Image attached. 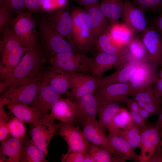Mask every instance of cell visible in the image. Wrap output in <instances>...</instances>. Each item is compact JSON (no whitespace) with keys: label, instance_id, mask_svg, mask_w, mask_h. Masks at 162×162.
<instances>
[{"label":"cell","instance_id":"7a4b0ae2","mask_svg":"<svg viewBox=\"0 0 162 162\" xmlns=\"http://www.w3.org/2000/svg\"><path fill=\"white\" fill-rule=\"evenodd\" d=\"M38 28V34L41 41L40 47L46 59L47 58L49 60L56 55L63 52H81L58 33L46 19L39 23Z\"/></svg>","mask_w":162,"mask_h":162},{"label":"cell","instance_id":"30bf717a","mask_svg":"<svg viewBox=\"0 0 162 162\" xmlns=\"http://www.w3.org/2000/svg\"><path fill=\"white\" fill-rule=\"evenodd\" d=\"M83 123V132L90 142L106 149L114 156L120 157L112 146L108 137L105 134L103 128L96 116L86 118Z\"/></svg>","mask_w":162,"mask_h":162},{"label":"cell","instance_id":"8fae6325","mask_svg":"<svg viewBox=\"0 0 162 162\" xmlns=\"http://www.w3.org/2000/svg\"><path fill=\"white\" fill-rule=\"evenodd\" d=\"M160 64L149 60L140 64L134 74L130 80L132 93L153 85L157 79V69Z\"/></svg>","mask_w":162,"mask_h":162},{"label":"cell","instance_id":"74e56055","mask_svg":"<svg viewBox=\"0 0 162 162\" xmlns=\"http://www.w3.org/2000/svg\"><path fill=\"white\" fill-rule=\"evenodd\" d=\"M113 122L117 128L122 129L128 128L135 124L129 111L122 107L115 115Z\"/></svg>","mask_w":162,"mask_h":162},{"label":"cell","instance_id":"8992f818","mask_svg":"<svg viewBox=\"0 0 162 162\" xmlns=\"http://www.w3.org/2000/svg\"><path fill=\"white\" fill-rule=\"evenodd\" d=\"M58 129V124L49 114L46 115L37 122L30 124L28 134L34 144L47 155L50 142Z\"/></svg>","mask_w":162,"mask_h":162},{"label":"cell","instance_id":"ee69618b","mask_svg":"<svg viewBox=\"0 0 162 162\" xmlns=\"http://www.w3.org/2000/svg\"><path fill=\"white\" fill-rule=\"evenodd\" d=\"M87 150L84 152L68 151L66 153L62 154L61 161L62 162H84Z\"/></svg>","mask_w":162,"mask_h":162},{"label":"cell","instance_id":"e575fe53","mask_svg":"<svg viewBox=\"0 0 162 162\" xmlns=\"http://www.w3.org/2000/svg\"><path fill=\"white\" fill-rule=\"evenodd\" d=\"M0 52V74L2 80L14 70L20 62L21 57L4 50H1Z\"/></svg>","mask_w":162,"mask_h":162},{"label":"cell","instance_id":"9f6ffc18","mask_svg":"<svg viewBox=\"0 0 162 162\" xmlns=\"http://www.w3.org/2000/svg\"><path fill=\"white\" fill-rule=\"evenodd\" d=\"M159 66L160 68L159 70L157 71V78L162 79V62Z\"/></svg>","mask_w":162,"mask_h":162},{"label":"cell","instance_id":"d4e9b609","mask_svg":"<svg viewBox=\"0 0 162 162\" xmlns=\"http://www.w3.org/2000/svg\"><path fill=\"white\" fill-rule=\"evenodd\" d=\"M23 139H18L11 136L4 142L1 143L0 162H20Z\"/></svg>","mask_w":162,"mask_h":162},{"label":"cell","instance_id":"d590c367","mask_svg":"<svg viewBox=\"0 0 162 162\" xmlns=\"http://www.w3.org/2000/svg\"><path fill=\"white\" fill-rule=\"evenodd\" d=\"M126 48L129 60L142 62L148 60L146 49L141 40L135 37Z\"/></svg>","mask_w":162,"mask_h":162},{"label":"cell","instance_id":"4fadbf2b","mask_svg":"<svg viewBox=\"0 0 162 162\" xmlns=\"http://www.w3.org/2000/svg\"><path fill=\"white\" fill-rule=\"evenodd\" d=\"M59 93L42 76L36 98L31 104L43 115L49 114L54 104L61 97Z\"/></svg>","mask_w":162,"mask_h":162},{"label":"cell","instance_id":"d6a6232c","mask_svg":"<svg viewBox=\"0 0 162 162\" xmlns=\"http://www.w3.org/2000/svg\"><path fill=\"white\" fill-rule=\"evenodd\" d=\"M1 34L2 35L0 42V50H5L22 57L28 49L21 45L14 37L11 26Z\"/></svg>","mask_w":162,"mask_h":162},{"label":"cell","instance_id":"ac0fdd59","mask_svg":"<svg viewBox=\"0 0 162 162\" xmlns=\"http://www.w3.org/2000/svg\"><path fill=\"white\" fill-rule=\"evenodd\" d=\"M144 12L139 7L129 1L124 2L122 16L124 24L135 33L142 32L147 28Z\"/></svg>","mask_w":162,"mask_h":162},{"label":"cell","instance_id":"9a60e30c","mask_svg":"<svg viewBox=\"0 0 162 162\" xmlns=\"http://www.w3.org/2000/svg\"><path fill=\"white\" fill-rule=\"evenodd\" d=\"M46 19L58 33L65 38L74 48L80 51L76 46L72 35L70 13L65 7L50 12Z\"/></svg>","mask_w":162,"mask_h":162},{"label":"cell","instance_id":"1f68e13d","mask_svg":"<svg viewBox=\"0 0 162 162\" xmlns=\"http://www.w3.org/2000/svg\"><path fill=\"white\" fill-rule=\"evenodd\" d=\"M95 46L99 52L110 54L124 55L128 53L126 47L120 46L116 44L112 40L108 31L99 36Z\"/></svg>","mask_w":162,"mask_h":162},{"label":"cell","instance_id":"ffe728a7","mask_svg":"<svg viewBox=\"0 0 162 162\" xmlns=\"http://www.w3.org/2000/svg\"><path fill=\"white\" fill-rule=\"evenodd\" d=\"M49 115L54 120L73 123L76 120V116L75 101L69 98H61L53 105Z\"/></svg>","mask_w":162,"mask_h":162},{"label":"cell","instance_id":"60d3db41","mask_svg":"<svg viewBox=\"0 0 162 162\" xmlns=\"http://www.w3.org/2000/svg\"><path fill=\"white\" fill-rule=\"evenodd\" d=\"M133 3L145 12L160 11L162 9V0H132Z\"/></svg>","mask_w":162,"mask_h":162},{"label":"cell","instance_id":"4dcf8cb0","mask_svg":"<svg viewBox=\"0 0 162 162\" xmlns=\"http://www.w3.org/2000/svg\"><path fill=\"white\" fill-rule=\"evenodd\" d=\"M49 62L52 66L66 71L91 73L89 66L90 60L83 62L74 59L60 60L51 58L49 60Z\"/></svg>","mask_w":162,"mask_h":162},{"label":"cell","instance_id":"3957f363","mask_svg":"<svg viewBox=\"0 0 162 162\" xmlns=\"http://www.w3.org/2000/svg\"><path fill=\"white\" fill-rule=\"evenodd\" d=\"M70 14L73 38L77 49L83 53L94 47L91 39L90 23L84 9L74 8Z\"/></svg>","mask_w":162,"mask_h":162},{"label":"cell","instance_id":"44dd1931","mask_svg":"<svg viewBox=\"0 0 162 162\" xmlns=\"http://www.w3.org/2000/svg\"><path fill=\"white\" fill-rule=\"evenodd\" d=\"M141 63L130 60L112 74L99 78L98 88L112 83L128 82L134 74Z\"/></svg>","mask_w":162,"mask_h":162},{"label":"cell","instance_id":"9c48e42d","mask_svg":"<svg viewBox=\"0 0 162 162\" xmlns=\"http://www.w3.org/2000/svg\"><path fill=\"white\" fill-rule=\"evenodd\" d=\"M57 134L64 140L68 146V152L86 151L90 144L83 131L73 123L60 122L58 123Z\"/></svg>","mask_w":162,"mask_h":162},{"label":"cell","instance_id":"8d00e7d4","mask_svg":"<svg viewBox=\"0 0 162 162\" xmlns=\"http://www.w3.org/2000/svg\"><path fill=\"white\" fill-rule=\"evenodd\" d=\"M119 136L124 138L134 149L140 148V135L139 128L136 124L128 128L121 129Z\"/></svg>","mask_w":162,"mask_h":162},{"label":"cell","instance_id":"f6af8a7d","mask_svg":"<svg viewBox=\"0 0 162 162\" xmlns=\"http://www.w3.org/2000/svg\"><path fill=\"white\" fill-rule=\"evenodd\" d=\"M67 0H44L42 10L51 12L65 7Z\"/></svg>","mask_w":162,"mask_h":162},{"label":"cell","instance_id":"f35d334b","mask_svg":"<svg viewBox=\"0 0 162 162\" xmlns=\"http://www.w3.org/2000/svg\"><path fill=\"white\" fill-rule=\"evenodd\" d=\"M24 123L15 117H10L8 128L10 135L13 137L20 139L24 138L26 135V128Z\"/></svg>","mask_w":162,"mask_h":162},{"label":"cell","instance_id":"7402d4cb","mask_svg":"<svg viewBox=\"0 0 162 162\" xmlns=\"http://www.w3.org/2000/svg\"><path fill=\"white\" fill-rule=\"evenodd\" d=\"M76 120L83 122L86 118L96 116L101 106L95 94H88L75 101Z\"/></svg>","mask_w":162,"mask_h":162},{"label":"cell","instance_id":"681fc988","mask_svg":"<svg viewBox=\"0 0 162 162\" xmlns=\"http://www.w3.org/2000/svg\"><path fill=\"white\" fill-rule=\"evenodd\" d=\"M148 162H162V146L158 147L152 154Z\"/></svg>","mask_w":162,"mask_h":162},{"label":"cell","instance_id":"f5cc1de1","mask_svg":"<svg viewBox=\"0 0 162 162\" xmlns=\"http://www.w3.org/2000/svg\"><path fill=\"white\" fill-rule=\"evenodd\" d=\"M160 106V109L158 114V118L154 124L161 130L162 132V99Z\"/></svg>","mask_w":162,"mask_h":162},{"label":"cell","instance_id":"cb8c5ba5","mask_svg":"<svg viewBox=\"0 0 162 162\" xmlns=\"http://www.w3.org/2000/svg\"><path fill=\"white\" fill-rule=\"evenodd\" d=\"M6 105L10 113L24 123H34L41 119L44 116L36 108L30 106L26 104L13 102Z\"/></svg>","mask_w":162,"mask_h":162},{"label":"cell","instance_id":"d6986e66","mask_svg":"<svg viewBox=\"0 0 162 162\" xmlns=\"http://www.w3.org/2000/svg\"><path fill=\"white\" fill-rule=\"evenodd\" d=\"M42 76L61 95L69 93L70 88V72L51 66L44 69Z\"/></svg>","mask_w":162,"mask_h":162},{"label":"cell","instance_id":"2e32d148","mask_svg":"<svg viewBox=\"0 0 162 162\" xmlns=\"http://www.w3.org/2000/svg\"><path fill=\"white\" fill-rule=\"evenodd\" d=\"M89 19L91 27V39L94 47L99 36L109 31L110 25L101 11L98 2L84 6Z\"/></svg>","mask_w":162,"mask_h":162},{"label":"cell","instance_id":"f546056e","mask_svg":"<svg viewBox=\"0 0 162 162\" xmlns=\"http://www.w3.org/2000/svg\"><path fill=\"white\" fill-rule=\"evenodd\" d=\"M108 137L112 146L119 156L125 157L127 159L134 162H140V155L136 154L135 149L124 138L119 136L110 134Z\"/></svg>","mask_w":162,"mask_h":162},{"label":"cell","instance_id":"4316f807","mask_svg":"<svg viewBox=\"0 0 162 162\" xmlns=\"http://www.w3.org/2000/svg\"><path fill=\"white\" fill-rule=\"evenodd\" d=\"M99 4L101 11L109 20L110 26L120 23L124 9V2L122 0H101Z\"/></svg>","mask_w":162,"mask_h":162},{"label":"cell","instance_id":"ba28073f","mask_svg":"<svg viewBox=\"0 0 162 162\" xmlns=\"http://www.w3.org/2000/svg\"><path fill=\"white\" fill-rule=\"evenodd\" d=\"M139 128V127H138ZM140 135V162H148L155 150L160 145L162 132L154 123L139 128Z\"/></svg>","mask_w":162,"mask_h":162},{"label":"cell","instance_id":"83f0119b","mask_svg":"<svg viewBox=\"0 0 162 162\" xmlns=\"http://www.w3.org/2000/svg\"><path fill=\"white\" fill-rule=\"evenodd\" d=\"M130 95L138 103L140 108H143L147 111L158 108L162 101V99L156 98L150 87L133 92Z\"/></svg>","mask_w":162,"mask_h":162},{"label":"cell","instance_id":"6da1fadb","mask_svg":"<svg viewBox=\"0 0 162 162\" xmlns=\"http://www.w3.org/2000/svg\"><path fill=\"white\" fill-rule=\"evenodd\" d=\"M46 60L40 46L28 48L14 70L1 80L0 94L16 87L27 78L42 76Z\"/></svg>","mask_w":162,"mask_h":162},{"label":"cell","instance_id":"52a82bcc","mask_svg":"<svg viewBox=\"0 0 162 162\" xmlns=\"http://www.w3.org/2000/svg\"><path fill=\"white\" fill-rule=\"evenodd\" d=\"M129 61L128 53L116 55L99 52L94 57L90 58V73L98 78H100L108 70L112 68L119 69Z\"/></svg>","mask_w":162,"mask_h":162},{"label":"cell","instance_id":"f907efd6","mask_svg":"<svg viewBox=\"0 0 162 162\" xmlns=\"http://www.w3.org/2000/svg\"><path fill=\"white\" fill-rule=\"evenodd\" d=\"M135 124L139 128H141L146 125L147 122L145 121L140 116L138 113L132 111L129 112Z\"/></svg>","mask_w":162,"mask_h":162},{"label":"cell","instance_id":"6f0895ef","mask_svg":"<svg viewBox=\"0 0 162 162\" xmlns=\"http://www.w3.org/2000/svg\"><path fill=\"white\" fill-rule=\"evenodd\" d=\"M160 145L162 146V140L160 142Z\"/></svg>","mask_w":162,"mask_h":162},{"label":"cell","instance_id":"7dc6e473","mask_svg":"<svg viewBox=\"0 0 162 162\" xmlns=\"http://www.w3.org/2000/svg\"><path fill=\"white\" fill-rule=\"evenodd\" d=\"M123 102L125 103L129 112L138 113L140 108L138 103L133 99L127 97L123 100Z\"/></svg>","mask_w":162,"mask_h":162},{"label":"cell","instance_id":"277c9868","mask_svg":"<svg viewBox=\"0 0 162 162\" xmlns=\"http://www.w3.org/2000/svg\"><path fill=\"white\" fill-rule=\"evenodd\" d=\"M11 29L14 37L23 46L28 49L38 46L37 40L38 32L31 12L26 11L17 14Z\"/></svg>","mask_w":162,"mask_h":162},{"label":"cell","instance_id":"7c38bea8","mask_svg":"<svg viewBox=\"0 0 162 162\" xmlns=\"http://www.w3.org/2000/svg\"><path fill=\"white\" fill-rule=\"evenodd\" d=\"M71 91L69 98L76 100L83 96L93 94L98 87L99 78L85 73L70 72Z\"/></svg>","mask_w":162,"mask_h":162},{"label":"cell","instance_id":"f1b7e54d","mask_svg":"<svg viewBox=\"0 0 162 162\" xmlns=\"http://www.w3.org/2000/svg\"><path fill=\"white\" fill-rule=\"evenodd\" d=\"M108 32L114 42L121 46L126 47L135 37V33L124 23L110 26Z\"/></svg>","mask_w":162,"mask_h":162},{"label":"cell","instance_id":"836d02e7","mask_svg":"<svg viewBox=\"0 0 162 162\" xmlns=\"http://www.w3.org/2000/svg\"><path fill=\"white\" fill-rule=\"evenodd\" d=\"M87 153L93 162H124L127 159L125 157L114 156L106 149L91 143Z\"/></svg>","mask_w":162,"mask_h":162},{"label":"cell","instance_id":"c3c4849f","mask_svg":"<svg viewBox=\"0 0 162 162\" xmlns=\"http://www.w3.org/2000/svg\"><path fill=\"white\" fill-rule=\"evenodd\" d=\"M150 87L156 98L158 99H162V79L157 78L155 83Z\"/></svg>","mask_w":162,"mask_h":162},{"label":"cell","instance_id":"603a6c76","mask_svg":"<svg viewBox=\"0 0 162 162\" xmlns=\"http://www.w3.org/2000/svg\"><path fill=\"white\" fill-rule=\"evenodd\" d=\"M119 102H111L105 104L98 112L99 121L103 128H106L109 134L119 136L121 129L117 128L113 122L116 114L122 107Z\"/></svg>","mask_w":162,"mask_h":162},{"label":"cell","instance_id":"5b68a950","mask_svg":"<svg viewBox=\"0 0 162 162\" xmlns=\"http://www.w3.org/2000/svg\"><path fill=\"white\" fill-rule=\"evenodd\" d=\"M42 76L27 78L16 87L7 90L1 96L0 103L4 106L13 102L31 104L36 98Z\"/></svg>","mask_w":162,"mask_h":162},{"label":"cell","instance_id":"b9f144b4","mask_svg":"<svg viewBox=\"0 0 162 162\" xmlns=\"http://www.w3.org/2000/svg\"><path fill=\"white\" fill-rule=\"evenodd\" d=\"M0 7L17 14L24 12V0H0Z\"/></svg>","mask_w":162,"mask_h":162},{"label":"cell","instance_id":"bcb514c9","mask_svg":"<svg viewBox=\"0 0 162 162\" xmlns=\"http://www.w3.org/2000/svg\"><path fill=\"white\" fill-rule=\"evenodd\" d=\"M44 0H24L25 9L30 12L42 10Z\"/></svg>","mask_w":162,"mask_h":162},{"label":"cell","instance_id":"ab89813d","mask_svg":"<svg viewBox=\"0 0 162 162\" xmlns=\"http://www.w3.org/2000/svg\"><path fill=\"white\" fill-rule=\"evenodd\" d=\"M4 105L0 103V141L4 142L11 136L8 128V122L10 117L8 113L4 110Z\"/></svg>","mask_w":162,"mask_h":162},{"label":"cell","instance_id":"484cf974","mask_svg":"<svg viewBox=\"0 0 162 162\" xmlns=\"http://www.w3.org/2000/svg\"><path fill=\"white\" fill-rule=\"evenodd\" d=\"M28 133L23 139L20 162H47L46 154L33 142Z\"/></svg>","mask_w":162,"mask_h":162},{"label":"cell","instance_id":"11a10c76","mask_svg":"<svg viewBox=\"0 0 162 162\" xmlns=\"http://www.w3.org/2000/svg\"><path fill=\"white\" fill-rule=\"evenodd\" d=\"M138 113L142 118L146 122H147V120L148 118L151 116L149 113L143 108H140Z\"/></svg>","mask_w":162,"mask_h":162},{"label":"cell","instance_id":"5bb4252c","mask_svg":"<svg viewBox=\"0 0 162 162\" xmlns=\"http://www.w3.org/2000/svg\"><path fill=\"white\" fill-rule=\"evenodd\" d=\"M132 92L129 83H114L98 88L95 95L102 106L110 102H123Z\"/></svg>","mask_w":162,"mask_h":162},{"label":"cell","instance_id":"db71d44e","mask_svg":"<svg viewBox=\"0 0 162 162\" xmlns=\"http://www.w3.org/2000/svg\"><path fill=\"white\" fill-rule=\"evenodd\" d=\"M80 6L91 5L98 2L99 0H74Z\"/></svg>","mask_w":162,"mask_h":162},{"label":"cell","instance_id":"816d5d0a","mask_svg":"<svg viewBox=\"0 0 162 162\" xmlns=\"http://www.w3.org/2000/svg\"><path fill=\"white\" fill-rule=\"evenodd\" d=\"M160 11V14L153 20V26L158 32L162 40V9Z\"/></svg>","mask_w":162,"mask_h":162},{"label":"cell","instance_id":"e0dca14e","mask_svg":"<svg viewBox=\"0 0 162 162\" xmlns=\"http://www.w3.org/2000/svg\"><path fill=\"white\" fill-rule=\"evenodd\" d=\"M141 37L148 60L160 64L162 62V40L157 30L153 26L147 28L142 32Z\"/></svg>","mask_w":162,"mask_h":162},{"label":"cell","instance_id":"7bdbcfd3","mask_svg":"<svg viewBox=\"0 0 162 162\" xmlns=\"http://www.w3.org/2000/svg\"><path fill=\"white\" fill-rule=\"evenodd\" d=\"M13 12L3 7H0V31L2 33L6 29L10 27L14 19L12 17Z\"/></svg>","mask_w":162,"mask_h":162}]
</instances>
